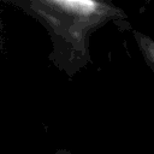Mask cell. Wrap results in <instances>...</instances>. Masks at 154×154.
<instances>
[{
    "mask_svg": "<svg viewBox=\"0 0 154 154\" xmlns=\"http://www.w3.org/2000/svg\"><path fill=\"white\" fill-rule=\"evenodd\" d=\"M36 5L37 12L63 42L70 66L75 71L90 61V34L108 22L128 17L120 7L106 1L48 0Z\"/></svg>",
    "mask_w": 154,
    "mask_h": 154,
    "instance_id": "1",
    "label": "cell"
},
{
    "mask_svg": "<svg viewBox=\"0 0 154 154\" xmlns=\"http://www.w3.org/2000/svg\"><path fill=\"white\" fill-rule=\"evenodd\" d=\"M57 154H71L69 150H65V149H60V150H58L57 152Z\"/></svg>",
    "mask_w": 154,
    "mask_h": 154,
    "instance_id": "3",
    "label": "cell"
},
{
    "mask_svg": "<svg viewBox=\"0 0 154 154\" xmlns=\"http://www.w3.org/2000/svg\"><path fill=\"white\" fill-rule=\"evenodd\" d=\"M134 37L144 61L154 73V40L138 30H134Z\"/></svg>",
    "mask_w": 154,
    "mask_h": 154,
    "instance_id": "2",
    "label": "cell"
}]
</instances>
